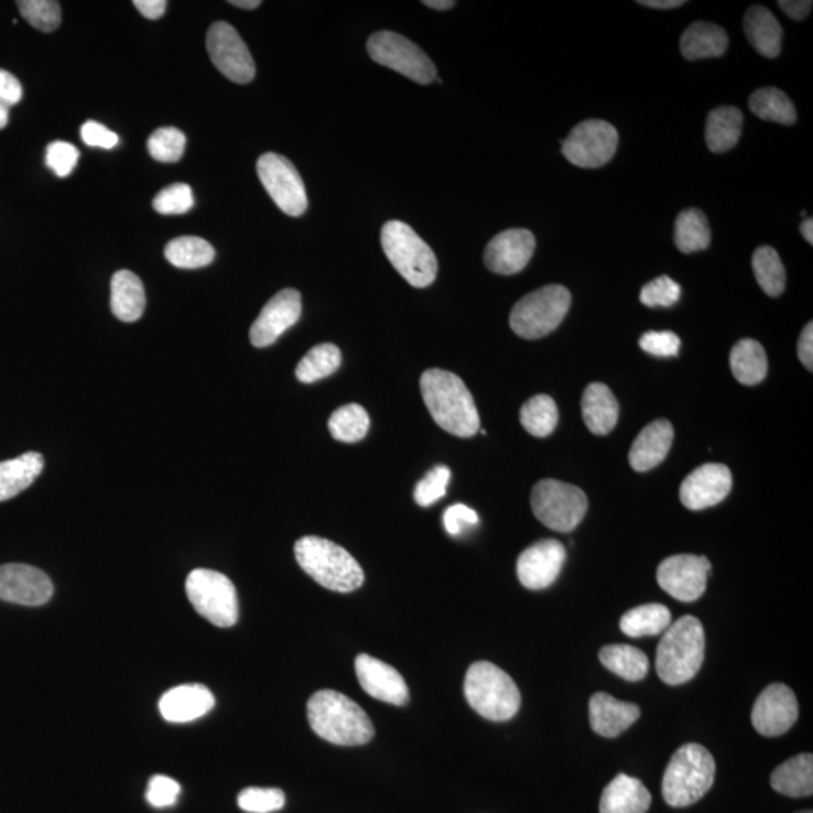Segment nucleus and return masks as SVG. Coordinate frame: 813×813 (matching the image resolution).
<instances>
[{"mask_svg": "<svg viewBox=\"0 0 813 813\" xmlns=\"http://www.w3.org/2000/svg\"><path fill=\"white\" fill-rule=\"evenodd\" d=\"M371 419L364 406L347 404L339 406L328 419V431L338 442L356 443L367 437Z\"/></svg>", "mask_w": 813, "mask_h": 813, "instance_id": "43", "label": "nucleus"}, {"mask_svg": "<svg viewBox=\"0 0 813 813\" xmlns=\"http://www.w3.org/2000/svg\"><path fill=\"white\" fill-rule=\"evenodd\" d=\"M8 119H10V106L0 101V130L6 129Z\"/></svg>", "mask_w": 813, "mask_h": 813, "instance_id": "63", "label": "nucleus"}, {"mask_svg": "<svg viewBox=\"0 0 813 813\" xmlns=\"http://www.w3.org/2000/svg\"><path fill=\"white\" fill-rule=\"evenodd\" d=\"M44 458L39 452H26L18 458L0 462V502L19 496L39 478Z\"/></svg>", "mask_w": 813, "mask_h": 813, "instance_id": "31", "label": "nucleus"}, {"mask_svg": "<svg viewBox=\"0 0 813 813\" xmlns=\"http://www.w3.org/2000/svg\"><path fill=\"white\" fill-rule=\"evenodd\" d=\"M300 315H302V295L299 291L291 289L279 291L262 307L260 316L250 327V343L257 348L269 347L299 322Z\"/></svg>", "mask_w": 813, "mask_h": 813, "instance_id": "17", "label": "nucleus"}, {"mask_svg": "<svg viewBox=\"0 0 813 813\" xmlns=\"http://www.w3.org/2000/svg\"><path fill=\"white\" fill-rule=\"evenodd\" d=\"M164 257L178 269H203L215 261V248L199 237H178L164 248Z\"/></svg>", "mask_w": 813, "mask_h": 813, "instance_id": "38", "label": "nucleus"}, {"mask_svg": "<svg viewBox=\"0 0 813 813\" xmlns=\"http://www.w3.org/2000/svg\"><path fill=\"white\" fill-rule=\"evenodd\" d=\"M294 553L300 568L326 589L347 594L364 585L365 574L359 562L326 538H300Z\"/></svg>", "mask_w": 813, "mask_h": 813, "instance_id": "3", "label": "nucleus"}, {"mask_svg": "<svg viewBox=\"0 0 813 813\" xmlns=\"http://www.w3.org/2000/svg\"><path fill=\"white\" fill-rule=\"evenodd\" d=\"M79 155V151H77V148L72 145V143L63 141L52 142L51 145L47 147V151H45V164H47V166L51 167L57 176L64 178V176L72 174L74 167L77 166Z\"/></svg>", "mask_w": 813, "mask_h": 813, "instance_id": "50", "label": "nucleus"}, {"mask_svg": "<svg viewBox=\"0 0 813 813\" xmlns=\"http://www.w3.org/2000/svg\"><path fill=\"white\" fill-rule=\"evenodd\" d=\"M133 6L143 18L158 20L166 11L167 2L166 0H134Z\"/></svg>", "mask_w": 813, "mask_h": 813, "instance_id": "58", "label": "nucleus"}, {"mask_svg": "<svg viewBox=\"0 0 813 813\" xmlns=\"http://www.w3.org/2000/svg\"><path fill=\"white\" fill-rule=\"evenodd\" d=\"M368 53L377 64L418 84L429 85L437 79L433 61L426 53L395 32L380 31L373 34L368 40Z\"/></svg>", "mask_w": 813, "mask_h": 813, "instance_id": "11", "label": "nucleus"}, {"mask_svg": "<svg viewBox=\"0 0 813 813\" xmlns=\"http://www.w3.org/2000/svg\"><path fill=\"white\" fill-rule=\"evenodd\" d=\"M651 794L639 779L619 774L603 791L599 813H647Z\"/></svg>", "mask_w": 813, "mask_h": 813, "instance_id": "26", "label": "nucleus"}, {"mask_svg": "<svg viewBox=\"0 0 813 813\" xmlns=\"http://www.w3.org/2000/svg\"><path fill=\"white\" fill-rule=\"evenodd\" d=\"M742 112L734 106H722L712 110L706 119L705 139L709 151L716 154L733 150L740 141Z\"/></svg>", "mask_w": 813, "mask_h": 813, "instance_id": "33", "label": "nucleus"}, {"mask_svg": "<svg viewBox=\"0 0 813 813\" xmlns=\"http://www.w3.org/2000/svg\"><path fill=\"white\" fill-rule=\"evenodd\" d=\"M618 141L614 126L601 119H589L574 127L568 138L562 141V154L574 166L595 170L610 162Z\"/></svg>", "mask_w": 813, "mask_h": 813, "instance_id": "12", "label": "nucleus"}, {"mask_svg": "<svg viewBox=\"0 0 813 813\" xmlns=\"http://www.w3.org/2000/svg\"><path fill=\"white\" fill-rule=\"evenodd\" d=\"M20 14L41 32H53L59 28L61 3L53 0H20L18 2Z\"/></svg>", "mask_w": 813, "mask_h": 813, "instance_id": "45", "label": "nucleus"}, {"mask_svg": "<svg viewBox=\"0 0 813 813\" xmlns=\"http://www.w3.org/2000/svg\"><path fill=\"white\" fill-rule=\"evenodd\" d=\"M422 398L435 424L457 437H474L480 430L474 397L464 381L445 369H426L421 377Z\"/></svg>", "mask_w": 813, "mask_h": 813, "instance_id": "1", "label": "nucleus"}, {"mask_svg": "<svg viewBox=\"0 0 813 813\" xmlns=\"http://www.w3.org/2000/svg\"><path fill=\"white\" fill-rule=\"evenodd\" d=\"M599 661L610 672L631 683L643 680L650 669L647 654L630 644H609L601 648Z\"/></svg>", "mask_w": 813, "mask_h": 813, "instance_id": "35", "label": "nucleus"}, {"mask_svg": "<svg viewBox=\"0 0 813 813\" xmlns=\"http://www.w3.org/2000/svg\"><path fill=\"white\" fill-rule=\"evenodd\" d=\"M381 246L390 264L414 289H426L435 281L437 258L412 226L400 220L388 221L381 229Z\"/></svg>", "mask_w": 813, "mask_h": 813, "instance_id": "7", "label": "nucleus"}, {"mask_svg": "<svg viewBox=\"0 0 813 813\" xmlns=\"http://www.w3.org/2000/svg\"><path fill=\"white\" fill-rule=\"evenodd\" d=\"M672 442L673 426L671 422L659 419V421L644 426L642 433L632 443L630 455H628L632 469L636 471L654 469L668 457Z\"/></svg>", "mask_w": 813, "mask_h": 813, "instance_id": "25", "label": "nucleus"}, {"mask_svg": "<svg viewBox=\"0 0 813 813\" xmlns=\"http://www.w3.org/2000/svg\"><path fill=\"white\" fill-rule=\"evenodd\" d=\"M716 776L713 755L701 745H684L673 754L661 783L669 806L687 807L712 790Z\"/></svg>", "mask_w": 813, "mask_h": 813, "instance_id": "5", "label": "nucleus"}, {"mask_svg": "<svg viewBox=\"0 0 813 813\" xmlns=\"http://www.w3.org/2000/svg\"><path fill=\"white\" fill-rule=\"evenodd\" d=\"M779 7L792 20H803L811 12L813 3L811 0H780Z\"/></svg>", "mask_w": 813, "mask_h": 813, "instance_id": "57", "label": "nucleus"}, {"mask_svg": "<svg viewBox=\"0 0 813 813\" xmlns=\"http://www.w3.org/2000/svg\"><path fill=\"white\" fill-rule=\"evenodd\" d=\"M238 806L249 813H271L285 806V794L278 788H248L238 795Z\"/></svg>", "mask_w": 813, "mask_h": 813, "instance_id": "46", "label": "nucleus"}, {"mask_svg": "<svg viewBox=\"0 0 813 813\" xmlns=\"http://www.w3.org/2000/svg\"><path fill=\"white\" fill-rule=\"evenodd\" d=\"M340 364H343V355L336 345L318 344L299 361L295 377L302 383H315L338 371Z\"/></svg>", "mask_w": 813, "mask_h": 813, "instance_id": "39", "label": "nucleus"}, {"mask_svg": "<svg viewBox=\"0 0 813 813\" xmlns=\"http://www.w3.org/2000/svg\"><path fill=\"white\" fill-rule=\"evenodd\" d=\"M681 297V286L669 277L657 278L640 291V302L648 307H671Z\"/></svg>", "mask_w": 813, "mask_h": 813, "instance_id": "49", "label": "nucleus"}, {"mask_svg": "<svg viewBox=\"0 0 813 813\" xmlns=\"http://www.w3.org/2000/svg\"><path fill=\"white\" fill-rule=\"evenodd\" d=\"M82 141L88 147L102 148V150H112L118 145V136L110 131L108 127L98 124L96 121H88L80 129Z\"/></svg>", "mask_w": 813, "mask_h": 813, "instance_id": "54", "label": "nucleus"}, {"mask_svg": "<svg viewBox=\"0 0 813 813\" xmlns=\"http://www.w3.org/2000/svg\"><path fill=\"white\" fill-rule=\"evenodd\" d=\"M733 488V475L725 464L708 463L697 467L681 486V502L690 511L716 507Z\"/></svg>", "mask_w": 813, "mask_h": 813, "instance_id": "20", "label": "nucleus"}, {"mask_svg": "<svg viewBox=\"0 0 813 813\" xmlns=\"http://www.w3.org/2000/svg\"><path fill=\"white\" fill-rule=\"evenodd\" d=\"M730 371L741 384L761 383L768 372V360L762 345L754 339H742L735 344L730 351Z\"/></svg>", "mask_w": 813, "mask_h": 813, "instance_id": "34", "label": "nucleus"}, {"mask_svg": "<svg viewBox=\"0 0 813 813\" xmlns=\"http://www.w3.org/2000/svg\"><path fill=\"white\" fill-rule=\"evenodd\" d=\"M709 573L712 562L705 556L676 554L661 562L657 581L678 601L692 603L704 595Z\"/></svg>", "mask_w": 813, "mask_h": 813, "instance_id": "15", "label": "nucleus"}, {"mask_svg": "<svg viewBox=\"0 0 813 813\" xmlns=\"http://www.w3.org/2000/svg\"><path fill=\"white\" fill-rule=\"evenodd\" d=\"M181 792L180 783L167 776L158 774L148 783L147 800L154 807L174 806Z\"/></svg>", "mask_w": 813, "mask_h": 813, "instance_id": "51", "label": "nucleus"}, {"mask_svg": "<svg viewBox=\"0 0 813 813\" xmlns=\"http://www.w3.org/2000/svg\"><path fill=\"white\" fill-rule=\"evenodd\" d=\"M570 306L571 293L565 286H542L516 303L509 315V324L520 338H544L561 326Z\"/></svg>", "mask_w": 813, "mask_h": 813, "instance_id": "8", "label": "nucleus"}, {"mask_svg": "<svg viewBox=\"0 0 813 813\" xmlns=\"http://www.w3.org/2000/svg\"><path fill=\"white\" fill-rule=\"evenodd\" d=\"M536 240L528 229H508L487 245L484 261L492 273L511 277L520 273L535 252Z\"/></svg>", "mask_w": 813, "mask_h": 813, "instance_id": "21", "label": "nucleus"}, {"mask_svg": "<svg viewBox=\"0 0 813 813\" xmlns=\"http://www.w3.org/2000/svg\"><path fill=\"white\" fill-rule=\"evenodd\" d=\"M424 6L433 8V10L445 11L455 7V2H452V0H425Z\"/></svg>", "mask_w": 813, "mask_h": 813, "instance_id": "61", "label": "nucleus"}, {"mask_svg": "<svg viewBox=\"0 0 813 813\" xmlns=\"http://www.w3.org/2000/svg\"><path fill=\"white\" fill-rule=\"evenodd\" d=\"M640 717V708L630 702H622L607 693H595L589 702L590 726L595 734L615 738L630 728Z\"/></svg>", "mask_w": 813, "mask_h": 813, "instance_id": "24", "label": "nucleus"}, {"mask_svg": "<svg viewBox=\"0 0 813 813\" xmlns=\"http://www.w3.org/2000/svg\"><path fill=\"white\" fill-rule=\"evenodd\" d=\"M186 136L175 127H162L148 139V151L151 158L162 163H175L186 150Z\"/></svg>", "mask_w": 813, "mask_h": 813, "instance_id": "44", "label": "nucleus"}, {"mask_svg": "<svg viewBox=\"0 0 813 813\" xmlns=\"http://www.w3.org/2000/svg\"><path fill=\"white\" fill-rule=\"evenodd\" d=\"M464 695L471 708L488 720H509L520 709L521 695L514 680L490 661L471 664L464 680Z\"/></svg>", "mask_w": 813, "mask_h": 813, "instance_id": "6", "label": "nucleus"}, {"mask_svg": "<svg viewBox=\"0 0 813 813\" xmlns=\"http://www.w3.org/2000/svg\"><path fill=\"white\" fill-rule=\"evenodd\" d=\"M799 357H800V360H802V364L804 365V367L807 368V371L812 372V368H813V324L812 323H809L807 326L803 328L802 335H800Z\"/></svg>", "mask_w": 813, "mask_h": 813, "instance_id": "56", "label": "nucleus"}, {"mask_svg": "<svg viewBox=\"0 0 813 813\" xmlns=\"http://www.w3.org/2000/svg\"><path fill=\"white\" fill-rule=\"evenodd\" d=\"M639 6L654 8V10H673L685 6L684 0H640Z\"/></svg>", "mask_w": 813, "mask_h": 813, "instance_id": "59", "label": "nucleus"}, {"mask_svg": "<svg viewBox=\"0 0 813 813\" xmlns=\"http://www.w3.org/2000/svg\"><path fill=\"white\" fill-rule=\"evenodd\" d=\"M533 514L556 532H571L587 512V497L578 487L556 479L540 480L531 496Z\"/></svg>", "mask_w": 813, "mask_h": 813, "instance_id": "10", "label": "nucleus"}, {"mask_svg": "<svg viewBox=\"0 0 813 813\" xmlns=\"http://www.w3.org/2000/svg\"><path fill=\"white\" fill-rule=\"evenodd\" d=\"M771 787L779 794L802 799L813 792V757L811 754L796 755L773 771Z\"/></svg>", "mask_w": 813, "mask_h": 813, "instance_id": "32", "label": "nucleus"}, {"mask_svg": "<svg viewBox=\"0 0 813 813\" xmlns=\"http://www.w3.org/2000/svg\"><path fill=\"white\" fill-rule=\"evenodd\" d=\"M800 813H812V811H804V812H800Z\"/></svg>", "mask_w": 813, "mask_h": 813, "instance_id": "64", "label": "nucleus"}, {"mask_svg": "<svg viewBox=\"0 0 813 813\" xmlns=\"http://www.w3.org/2000/svg\"><path fill=\"white\" fill-rule=\"evenodd\" d=\"M355 666L361 689L373 700L397 706L409 702V687L395 668L368 654L357 657Z\"/></svg>", "mask_w": 813, "mask_h": 813, "instance_id": "22", "label": "nucleus"}, {"mask_svg": "<svg viewBox=\"0 0 813 813\" xmlns=\"http://www.w3.org/2000/svg\"><path fill=\"white\" fill-rule=\"evenodd\" d=\"M704 657V627L695 616H683L663 632L657 648V673L669 685L687 683L700 672Z\"/></svg>", "mask_w": 813, "mask_h": 813, "instance_id": "4", "label": "nucleus"}, {"mask_svg": "<svg viewBox=\"0 0 813 813\" xmlns=\"http://www.w3.org/2000/svg\"><path fill=\"white\" fill-rule=\"evenodd\" d=\"M186 594L193 609L213 626L226 628L238 621L236 586L225 574L198 568L187 576Z\"/></svg>", "mask_w": 813, "mask_h": 813, "instance_id": "9", "label": "nucleus"}, {"mask_svg": "<svg viewBox=\"0 0 813 813\" xmlns=\"http://www.w3.org/2000/svg\"><path fill=\"white\" fill-rule=\"evenodd\" d=\"M257 171L270 198L285 215L297 217L306 212L305 183L289 159L274 153L262 154Z\"/></svg>", "mask_w": 813, "mask_h": 813, "instance_id": "13", "label": "nucleus"}, {"mask_svg": "<svg viewBox=\"0 0 813 813\" xmlns=\"http://www.w3.org/2000/svg\"><path fill=\"white\" fill-rule=\"evenodd\" d=\"M478 523L479 517L476 511L463 503L452 505L443 514V524L452 536L462 535L467 528Z\"/></svg>", "mask_w": 813, "mask_h": 813, "instance_id": "53", "label": "nucleus"}, {"mask_svg": "<svg viewBox=\"0 0 813 813\" xmlns=\"http://www.w3.org/2000/svg\"><path fill=\"white\" fill-rule=\"evenodd\" d=\"M749 108L763 121L792 126L796 121L794 105L783 90L762 88L755 90L749 98Z\"/></svg>", "mask_w": 813, "mask_h": 813, "instance_id": "40", "label": "nucleus"}, {"mask_svg": "<svg viewBox=\"0 0 813 813\" xmlns=\"http://www.w3.org/2000/svg\"><path fill=\"white\" fill-rule=\"evenodd\" d=\"M231 6L241 8V10H254L261 6L260 0H232Z\"/></svg>", "mask_w": 813, "mask_h": 813, "instance_id": "62", "label": "nucleus"}, {"mask_svg": "<svg viewBox=\"0 0 813 813\" xmlns=\"http://www.w3.org/2000/svg\"><path fill=\"white\" fill-rule=\"evenodd\" d=\"M676 248L683 253H695L705 250L712 243V229L708 219L701 209H684L675 221Z\"/></svg>", "mask_w": 813, "mask_h": 813, "instance_id": "36", "label": "nucleus"}, {"mask_svg": "<svg viewBox=\"0 0 813 813\" xmlns=\"http://www.w3.org/2000/svg\"><path fill=\"white\" fill-rule=\"evenodd\" d=\"M53 595L44 571L24 564L0 565V599L20 606H43Z\"/></svg>", "mask_w": 813, "mask_h": 813, "instance_id": "19", "label": "nucleus"}, {"mask_svg": "<svg viewBox=\"0 0 813 813\" xmlns=\"http://www.w3.org/2000/svg\"><path fill=\"white\" fill-rule=\"evenodd\" d=\"M755 278L763 293L779 297L785 291L787 273L779 253L770 246H761L751 258Z\"/></svg>", "mask_w": 813, "mask_h": 813, "instance_id": "41", "label": "nucleus"}, {"mask_svg": "<svg viewBox=\"0 0 813 813\" xmlns=\"http://www.w3.org/2000/svg\"><path fill=\"white\" fill-rule=\"evenodd\" d=\"M672 624L671 610L663 605H644L628 610L621 618V630L630 638H644L664 632Z\"/></svg>", "mask_w": 813, "mask_h": 813, "instance_id": "37", "label": "nucleus"}, {"mask_svg": "<svg viewBox=\"0 0 813 813\" xmlns=\"http://www.w3.org/2000/svg\"><path fill=\"white\" fill-rule=\"evenodd\" d=\"M23 97V88L18 77L0 68V101L7 106L18 105Z\"/></svg>", "mask_w": 813, "mask_h": 813, "instance_id": "55", "label": "nucleus"}, {"mask_svg": "<svg viewBox=\"0 0 813 813\" xmlns=\"http://www.w3.org/2000/svg\"><path fill=\"white\" fill-rule=\"evenodd\" d=\"M307 720L319 738L336 746L367 745L376 733L368 714L335 690H322L311 697Z\"/></svg>", "mask_w": 813, "mask_h": 813, "instance_id": "2", "label": "nucleus"}, {"mask_svg": "<svg viewBox=\"0 0 813 813\" xmlns=\"http://www.w3.org/2000/svg\"><path fill=\"white\" fill-rule=\"evenodd\" d=\"M640 348L657 357H675L681 340L673 332H647L639 340Z\"/></svg>", "mask_w": 813, "mask_h": 813, "instance_id": "52", "label": "nucleus"}, {"mask_svg": "<svg viewBox=\"0 0 813 813\" xmlns=\"http://www.w3.org/2000/svg\"><path fill=\"white\" fill-rule=\"evenodd\" d=\"M207 51L209 59L226 79L246 85L253 80L254 61L248 45L231 24L217 22L208 29Z\"/></svg>", "mask_w": 813, "mask_h": 813, "instance_id": "14", "label": "nucleus"}, {"mask_svg": "<svg viewBox=\"0 0 813 813\" xmlns=\"http://www.w3.org/2000/svg\"><path fill=\"white\" fill-rule=\"evenodd\" d=\"M215 705V696L205 685L183 684L160 697L159 709L164 720L188 723L204 717Z\"/></svg>", "mask_w": 813, "mask_h": 813, "instance_id": "23", "label": "nucleus"}, {"mask_svg": "<svg viewBox=\"0 0 813 813\" xmlns=\"http://www.w3.org/2000/svg\"><path fill=\"white\" fill-rule=\"evenodd\" d=\"M195 198L187 184H172L155 196L153 207L160 215L174 216L191 212Z\"/></svg>", "mask_w": 813, "mask_h": 813, "instance_id": "47", "label": "nucleus"}, {"mask_svg": "<svg viewBox=\"0 0 813 813\" xmlns=\"http://www.w3.org/2000/svg\"><path fill=\"white\" fill-rule=\"evenodd\" d=\"M800 232H802L804 240H806L809 245H813V219L812 217H807V219L804 220L802 225H800Z\"/></svg>", "mask_w": 813, "mask_h": 813, "instance_id": "60", "label": "nucleus"}, {"mask_svg": "<svg viewBox=\"0 0 813 813\" xmlns=\"http://www.w3.org/2000/svg\"><path fill=\"white\" fill-rule=\"evenodd\" d=\"M557 405L552 397L536 395L525 401L520 410V422L533 437L544 438L553 433L557 425Z\"/></svg>", "mask_w": 813, "mask_h": 813, "instance_id": "42", "label": "nucleus"}, {"mask_svg": "<svg viewBox=\"0 0 813 813\" xmlns=\"http://www.w3.org/2000/svg\"><path fill=\"white\" fill-rule=\"evenodd\" d=\"M451 470L446 466H435L433 470H430L414 490V500L419 507L429 508L445 497Z\"/></svg>", "mask_w": 813, "mask_h": 813, "instance_id": "48", "label": "nucleus"}, {"mask_svg": "<svg viewBox=\"0 0 813 813\" xmlns=\"http://www.w3.org/2000/svg\"><path fill=\"white\" fill-rule=\"evenodd\" d=\"M566 561V550L562 542L542 540L535 542L520 554L517 561V576L528 589L540 590L552 586L560 577Z\"/></svg>", "mask_w": 813, "mask_h": 813, "instance_id": "18", "label": "nucleus"}, {"mask_svg": "<svg viewBox=\"0 0 813 813\" xmlns=\"http://www.w3.org/2000/svg\"><path fill=\"white\" fill-rule=\"evenodd\" d=\"M728 45L729 39L725 29L706 22L690 24L680 43L681 53L687 61L720 57Z\"/></svg>", "mask_w": 813, "mask_h": 813, "instance_id": "30", "label": "nucleus"}, {"mask_svg": "<svg viewBox=\"0 0 813 813\" xmlns=\"http://www.w3.org/2000/svg\"><path fill=\"white\" fill-rule=\"evenodd\" d=\"M145 289L133 271L119 270L110 282V307L113 315L124 323H134L145 311Z\"/></svg>", "mask_w": 813, "mask_h": 813, "instance_id": "27", "label": "nucleus"}, {"mask_svg": "<svg viewBox=\"0 0 813 813\" xmlns=\"http://www.w3.org/2000/svg\"><path fill=\"white\" fill-rule=\"evenodd\" d=\"M582 413L590 433L606 435L618 424V401L606 384L593 383L583 393Z\"/></svg>", "mask_w": 813, "mask_h": 813, "instance_id": "28", "label": "nucleus"}, {"mask_svg": "<svg viewBox=\"0 0 813 813\" xmlns=\"http://www.w3.org/2000/svg\"><path fill=\"white\" fill-rule=\"evenodd\" d=\"M799 718V702L785 684H771L759 695L751 709V723L763 737L788 733Z\"/></svg>", "mask_w": 813, "mask_h": 813, "instance_id": "16", "label": "nucleus"}, {"mask_svg": "<svg viewBox=\"0 0 813 813\" xmlns=\"http://www.w3.org/2000/svg\"><path fill=\"white\" fill-rule=\"evenodd\" d=\"M745 34L759 55L771 57V59L780 55L783 29L766 7L754 6L747 10Z\"/></svg>", "mask_w": 813, "mask_h": 813, "instance_id": "29", "label": "nucleus"}]
</instances>
